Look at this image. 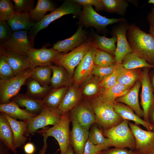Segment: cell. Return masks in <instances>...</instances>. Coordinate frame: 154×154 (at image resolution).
Returning <instances> with one entry per match:
<instances>
[{
  "label": "cell",
  "instance_id": "1",
  "mask_svg": "<svg viewBox=\"0 0 154 154\" xmlns=\"http://www.w3.org/2000/svg\"><path fill=\"white\" fill-rule=\"evenodd\" d=\"M126 35L133 52L154 66V39L151 35L133 24L129 25Z\"/></svg>",
  "mask_w": 154,
  "mask_h": 154
},
{
  "label": "cell",
  "instance_id": "2",
  "mask_svg": "<svg viewBox=\"0 0 154 154\" xmlns=\"http://www.w3.org/2000/svg\"><path fill=\"white\" fill-rule=\"evenodd\" d=\"M94 110L96 122L103 129H108L121 123L123 120L115 112L113 104L100 95L90 102Z\"/></svg>",
  "mask_w": 154,
  "mask_h": 154
},
{
  "label": "cell",
  "instance_id": "3",
  "mask_svg": "<svg viewBox=\"0 0 154 154\" xmlns=\"http://www.w3.org/2000/svg\"><path fill=\"white\" fill-rule=\"evenodd\" d=\"M79 5L74 1H65L59 7L35 23L28 33L29 38L32 45L33 46L35 38L38 32L47 27L53 21L66 15H80L82 11Z\"/></svg>",
  "mask_w": 154,
  "mask_h": 154
},
{
  "label": "cell",
  "instance_id": "4",
  "mask_svg": "<svg viewBox=\"0 0 154 154\" xmlns=\"http://www.w3.org/2000/svg\"><path fill=\"white\" fill-rule=\"evenodd\" d=\"M129 121L123 120L118 125L108 129H103L105 137L109 139L111 147L135 149V137L129 127Z\"/></svg>",
  "mask_w": 154,
  "mask_h": 154
},
{
  "label": "cell",
  "instance_id": "5",
  "mask_svg": "<svg viewBox=\"0 0 154 154\" xmlns=\"http://www.w3.org/2000/svg\"><path fill=\"white\" fill-rule=\"evenodd\" d=\"M94 44V40L91 38H87L82 44L70 52L64 54L60 53L52 63L63 67L70 76H73L75 68Z\"/></svg>",
  "mask_w": 154,
  "mask_h": 154
},
{
  "label": "cell",
  "instance_id": "6",
  "mask_svg": "<svg viewBox=\"0 0 154 154\" xmlns=\"http://www.w3.org/2000/svg\"><path fill=\"white\" fill-rule=\"evenodd\" d=\"M68 112L63 114L60 120L53 127L39 131L55 139L58 143L60 154H65L70 145L69 125L71 120Z\"/></svg>",
  "mask_w": 154,
  "mask_h": 154
},
{
  "label": "cell",
  "instance_id": "7",
  "mask_svg": "<svg viewBox=\"0 0 154 154\" xmlns=\"http://www.w3.org/2000/svg\"><path fill=\"white\" fill-rule=\"evenodd\" d=\"M33 69L29 68L10 79L0 80V100L1 104L8 103L17 94L22 86L31 77Z\"/></svg>",
  "mask_w": 154,
  "mask_h": 154
},
{
  "label": "cell",
  "instance_id": "8",
  "mask_svg": "<svg viewBox=\"0 0 154 154\" xmlns=\"http://www.w3.org/2000/svg\"><path fill=\"white\" fill-rule=\"evenodd\" d=\"M62 114L57 109H52L44 105L39 114L31 119L25 120L27 123L25 135L32 134L39 129H43L49 125H54L60 120Z\"/></svg>",
  "mask_w": 154,
  "mask_h": 154
},
{
  "label": "cell",
  "instance_id": "9",
  "mask_svg": "<svg viewBox=\"0 0 154 154\" xmlns=\"http://www.w3.org/2000/svg\"><path fill=\"white\" fill-rule=\"evenodd\" d=\"M129 124L135 139V150L139 154L154 153V131L144 130L131 122Z\"/></svg>",
  "mask_w": 154,
  "mask_h": 154
},
{
  "label": "cell",
  "instance_id": "10",
  "mask_svg": "<svg viewBox=\"0 0 154 154\" xmlns=\"http://www.w3.org/2000/svg\"><path fill=\"white\" fill-rule=\"evenodd\" d=\"M80 15L81 20L84 24L98 29H104L113 23L126 22L124 18L110 19L102 16L97 13L91 5L83 6Z\"/></svg>",
  "mask_w": 154,
  "mask_h": 154
},
{
  "label": "cell",
  "instance_id": "11",
  "mask_svg": "<svg viewBox=\"0 0 154 154\" xmlns=\"http://www.w3.org/2000/svg\"><path fill=\"white\" fill-rule=\"evenodd\" d=\"M0 45L7 49L24 56H27L29 51L34 48L26 30L13 32L10 38Z\"/></svg>",
  "mask_w": 154,
  "mask_h": 154
},
{
  "label": "cell",
  "instance_id": "12",
  "mask_svg": "<svg viewBox=\"0 0 154 154\" xmlns=\"http://www.w3.org/2000/svg\"><path fill=\"white\" fill-rule=\"evenodd\" d=\"M71 119L76 120L83 128L89 131L90 127L96 123L95 114L90 102L81 101L70 111Z\"/></svg>",
  "mask_w": 154,
  "mask_h": 154
},
{
  "label": "cell",
  "instance_id": "13",
  "mask_svg": "<svg viewBox=\"0 0 154 154\" xmlns=\"http://www.w3.org/2000/svg\"><path fill=\"white\" fill-rule=\"evenodd\" d=\"M60 53L52 48L43 47L40 49L33 48L28 51L27 56L33 69L37 66H50L55 57Z\"/></svg>",
  "mask_w": 154,
  "mask_h": 154
},
{
  "label": "cell",
  "instance_id": "14",
  "mask_svg": "<svg viewBox=\"0 0 154 154\" xmlns=\"http://www.w3.org/2000/svg\"><path fill=\"white\" fill-rule=\"evenodd\" d=\"M149 68H144L142 74L141 81L142 91L141 104L143 112V119L149 123V113L150 108L154 104V95L149 78Z\"/></svg>",
  "mask_w": 154,
  "mask_h": 154
},
{
  "label": "cell",
  "instance_id": "15",
  "mask_svg": "<svg viewBox=\"0 0 154 154\" xmlns=\"http://www.w3.org/2000/svg\"><path fill=\"white\" fill-rule=\"evenodd\" d=\"M97 48L94 43L76 67L73 75L76 84L82 82L92 74L95 66L94 58Z\"/></svg>",
  "mask_w": 154,
  "mask_h": 154
},
{
  "label": "cell",
  "instance_id": "16",
  "mask_svg": "<svg viewBox=\"0 0 154 154\" xmlns=\"http://www.w3.org/2000/svg\"><path fill=\"white\" fill-rule=\"evenodd\" d=\"M117 26L114 29V35L117 38V45L114 53L116 63L121 64L124 57L127 54L133 52L127 40L126 33L129 25L124 23Z\"/></svg>",
  "mask_w": 154,
  "mask_h": 154
},
{
  "label": "cell",
  "instance_id": "17",
  "mask_svg": "<svg viewBox=\"0 0 154 154\" xmlns=\"http://www.w3.org/2000/svg\"><path fill=\"white\" fill-rule=\"evenodd\" d=\"M71 120L72 128L70 132V144L76 154H83L86 143L88 139L89 131L83 128L75 120L71 119Z\"/></svg>",
  "mask_w": 154,
  "mask_h": 154
},
{
  "label": "cell",
  "instance_id": "18",
  "mask_svg": "<svg viewBox=\"0 0 154 154\" xmlns=\"http://www.w3.org/2000/svg\"><path fill=\"white\" fill-rule=\"evenodd\" d=\"M0 54L3 55L11 67L15 76L30 68L27 56L7 49L0 46Z\"/></svg>",
  "mask_w": 154,
  "mask_h": 154
},
{
  "label": "cell",
  "instance_id": "19",
  "mask_svg": "<svg viewBox=\"0 0 154 154\" xmlns=\"http://www.w3.org/2000/svg\"><path fill=\"white\" fill-rule=\"evenodd\" d=\"M86 33L81 26H79L76 32L66 39L59 40L53 45L52 48L60 53H66L79 46L87 39Z\"/></svg>",
  "mask_w": 154,
  "mask_h": 154
},
{
  "label": "cell",
  "instance_id": "20",
  "mask_svg": "<svg viewBox=\"0 0 154 154\" xmlns=\"http://www.w3.org/2000/svg\"><path fill=\"white\" fill-rule=\"evenodd\" d=\"M141 84V82L137 81L128 92L117 98L116 101L125 104L131 108L139 117H143V111L140 108L138 100V94Z\"/></svg>",
  "mask_w": 154,
  "mask_h": 154
},
{
  "label": "cell",
  "instance_id": "21",
  "mask_svg": "<svg viewBox=\"0 0 154 154\" xmlns=\"http://www.w3.org/2000/svg\"><path fill=\"white\" fill-rule=\"evenodd\" d=\"M114 109L123 120L133 121L136 124L142 125L147 130L154 131L153 126L139 117L128 106L121 103L116 102L114 105Z\"/></svg>",
  "mask_w": 154,
  "mask_h": 154
},
{
  "label": "cell",
  "instance_id": "22",
  "mask_svg": "<svg viewBox=\"0 0 154 154\" xmlns=\"http://www.w3.org/2000/svg\"><path fill=\"white\" fill-rule=\"evenodd\" d=\"M2 113L11 125L14 135L13 145L16 149L23 145L27 140L24 135L27 129V122L25 120L19 121Z\"/></svg>",
  "mask_w": 154,
  "mask_h": 154
},
{
  "label": "cell",
  "instance_id": "23",
  "mask_svg": "<svg viewBox=\"0 0 154 154\" xmlns=\"http://www.w3.org/2000/svg\"><path fill=\"white\" fill-rule=\"evenodd\" d=\"M82 94L80 91L74 86L69 88L57 109L62 114L70 111L81 101Z\"/></svg>",
  "mask_w": 154,
  "mask_h": 154
},
{
  "label": "cell",
  "instance_id": "24",
  "mask_svg": "<svg viewBox=\"0 0 154 154\" xmlns=\"http://www.w3.org/2000/svg\"><path fill=\"white\" fill-rule=\"evenodd\" d=\"M13 32L30 30L35 24L29 13H18L15 12L11 17L7 21Z\"/></svg>",
  "mask_w": 154,
  "mask_h": 154
},
{
  "label": "cell",
  "instance_id": "25",
  "mask_svg": "<svg viewBox=\"0 0 154 154\" xmlns=\"http://www.w3.org/2000/svg\"><path fill=\"white\" fill-rule=\"evenodd\" d=\"M0 111L16 119L25 120L37 116V114L30 113L22 109L14 100L7 103L1 104Z\"/></svg>",
  "mask_w": 154,
  "mask_h": 154
},
{
  "label": "cell",
  "instance_id": "26",
  "mask_svg": "<svg viewBox=\"0 0 154 154\" xmlns=\"http://www.w3.org/2000/svg\"><path fill=\"white\" fill-rule=\"evenodd\" d=\"M134 70L127 69L121 64L116 63L114 70L117 75V83L131 87L139 77L138 73Z\"/></svg>",
  "mask_w": 154,
  "mask_h": 154
},
{
  "label": "cell",
  "instance_id": "27",
  "mask_svg": "<svg viewBox=\"0 0 154 154\" xmlns=\"http://www.w3.org/2000/svg\"><path fill=\"white\" fill-rule=\"evenodd\" d=\"M52 70L50 83L54 88L68 87L70 84V76L66 70L60 66L51 65Z\"/></svg>",
  "mask_w": 154,
  "mask_h": 154
},
{
  "label": "cell",
  "instance_id": "28",
  "mask_svg": "<svg viewBox=\"0 0 154 154\" xmlns=\"http://www.w3.org/2000/svg\"><path fill=\"white\" fill-rule=\"evenodd\" d=\"M14 100L19 106L25 107L26 111L35 114L40 113L44 106L42 100L34 99L25 95L18 96Z\"/></svg>",
  "mask_w": 154,
  "mask_h": 154
},
{
  "label": "cell",
  "instance_id": "29",
  "mask_svg": "<svg viewBox=\"0 0 154 154\" xmlns=\"http://www.w3.org/2000/svg\"><path fill=\"white\" fill-rule=\"evenodd\" d=\"M0 138L11 151L17 154L13 145V130L9 121L2 112L0 115Z\"/></svg>",
  "mask_w": 154,
  "mask_h": 154
},
{
  "label": "cell",
  "instance_id": "30",
  "mask_svg": "<svg viewBox=\"0 0 154 154\" xmlns=\"http://www.w3.org/2000/svg\"><path fill=\"white\" fill-rule=\"evenodd\" d=\"M69 88L63 87L53 89L42 100L43 105L50 109H57Z\"/></svg>",
  "mask_w": 154,
  "mask_h": 154
},
{
  "label": "cell",
  "instance_id": "31",
  "mask_svg": "<svg viewBox=\"0 0 154 154\" xmlns=\"http://www.w3.org/2000/svg\"><path fill=\"white\" fill-rule=\"evenodd\" d=\"M55 9L52 2L49 0H38L36 7L29 13L33 22L36 23L40 21L48 11H52Z\"/></svg>",
  "mask_w": 154,
  "mask_h": 154
},
{
  "label": "cell",
  "instance_id": "32",
  "mask_svg": "<svg viewBox=\"0 0 154 154\" xmlns=\"http://www.w3.org/2000/svg\"><path fill=\"white\" fill-rule=\"evenodd\" d=\"M125 68L129 70L142 68L154 69V66L133 52L127 54L123 58L121 63Z\"/></svg>",
  "mask_w": 154,
  "mask_h": 154
},
{
  "label": "cell",
  "instance_id": "33",
  "mask_svg": "<svg viewBox=\"0 0 154 154\" xmlns=\"http://www.w3.org/2000/svg\"><path fill=\"white\" fill-rule=\"evenodd\" d=\"M131 87L117 83L114 86L105 89L101 95L105 100L114 104L116 99L126 94Z\"/></svg>",
  "mask_w": 154,
  "mask_h": 154
},
{
  "label": "cell",
  "instance_id": "34",
  "mask_svg": "<svg viewBox=\"0 0 154 154\" xmlns=\"http://www.w3.org/2000/svg\"><path fill=\"white\" fill-rule=\"evenodd\" d=\"M97 49L107 52L111 55L114 54L117 39L114 35L111 38H108L96 34L94 40Z\"/></svg>",
  "mask_w": 154,
  "mask_h": 154
},
{
  "label": "cell",
  "instance_id": "35",
  "mask_svg": "<svg viewBox=\"0 0 154 154\" xmlns=\"http://www.w3.org/2000/svg\"><path fill=\"white\" fill-rule=\"evenodd\" d=\"M52 73L50 66H37L33 69L31 78L42 86H48L50 83Z\"/></svg>",
  "mask_w": 154,
  "mask_h": 154
},
{
  "label": "cell",
  "instance_id": "36",
  "mask_svg": "<svg viewBox=\"0 0 154 154\" xmlns=\"http://www.w3.org/2000/svg\"><path fill=\"white\" fill-rule=\"evenodd\" d=\"M104 9L111 13L124 15L129 6L127 1L124 0H102Z\"/></svg>",
  "mask_w": 154,
  "mask_h": 154
},
{
  "label": "cell",
  "instance_id": "37",
  "mask_svg": "<svg viewBox=\"0 0 154 154\" xmlns=\"http://www.w3.org/2000/svg\"><path fill=\"white\" fill-rule=\"evenodd\" d=\"M88 139L94 145H103L107 148L111 147L110 140L105 137L103 129H100L95 125H93L89 131Z\"/></svg>",
  "mask_w": 154,
  "mask_h": 154
},
{
  "label": "cell",
  "instance_id": "38",
  "mask_svg": "<svg viewBox=\"0 0 154 154\" xmlns=\"http://www.w3.org/2000/svg\"><path fill=\"white\" fill-rule=\"evenodd\" d=\"M30 79L27 83L28 96L40 97L47 94L50 89L49 86H42L31 77Z\"/></svg>",
  "mask_w": 154,
  "mask_h": 154
},
{
  "label": "cell",
  "instance_id": "39",
  "mask_svg": "<svg viewBox=\"0 0 154 154\" xmlns=\"http://www.w3.org/2000/svg\"><path fill=\"white\" fill-rule=\"evenodd\" d=\"M94 62L95 65L106 66L116 63L114 57L109 53L97 48L96 50Z\"/></svg>",
  "mask_w": 154,
  "mask_h": 154
},
{
  "label": "cell",
  "instance_id": "40",
  "mask_svg": "<svg viewBox=\"0 0 154 154\" xmlns=\"http://www.w3.org/2000/svg\"><path fill=\"white\" fill-rule=\"evenodd\" d=\"M15 12L12 1L0 0V21H7L11 17Z\"/></svg>",
  "mask_w": 154,
  "mask_h": 154
},
{
  "label": "cell",
  "instance_id": "41",
  "mask_svg": "<svg viewBox=\"0 0 154 154\" xmlns=\"http://www.w3.org/2000/svg\"><path fill=\"white\" fill-rule=\"evenodd\" d=\"M0 80H5L15 76L12 69L5 56L0 54Z\"/></svg>",
  "mask_w": 154,
  "mask_h": 154
},
{
  "label": "cell",
  "instance_id": "42",
  "mask_svg": "<svg viewBox=\"0 0 154 154\" xmlns=\"http://www.w3.org/2000/svg\"><path fill=\"white\" fill-rule=\"evenodd\" d=\"M14 10L18 13H29L34 8V0H13Z\"/></svg>",
  "mask_w": 154,
  "mask_h": 154
},
{
  "label": "cell",
  "instance_id": "43",
  "mask_svg": "<svg viewBox=\"0 0 154 154\" xmlns=\"http://www.w3.org/2000/svg\"><path fill=\"white\" fill-rule=\"evenodd\" d=\"M115 64L106 66L95 65L92 74L98 77L101 80L114 72Z\"/></svg>",
  "mask_w": 154,
  "mask_h": 154
},
{
  "label": "cell",
  "instance_id": "44",
  "mask_svg": "<svg viewBox=\"0 0 154 154\" xmlns=\"http://www.w3.org/2000/svg\"><path fill=\"white\" fill-rule=\"evenodd\" d=\"M13 32L8 25L7 21H0V41L2 44L9 40Z\"/></svg>",
  "mask_w": 154,
  "mask_h": 154
},
{
  "label": "cell",
  "instance_id": "45",
  "mask_svg": "<svg viewBox=\"0 0 154 154\" xmlns=\"http://www.w3.org/2000/svg\"><path fill=\"white\" fill-rule=\"evenodd\" d=\"M107 149L103 145H94L88 139L86 143L83 154H99L102 151Z\"/></svg>",
  "mask_w": 154,
  "mask_h": 154
},
{
  "label": "cell",
  "instance_id": "46",
  "mask_svg": "<svg viewBox=\"0 0 154 154\" xmlns=\"http://www.w3.org/2000/svg\"><path fill=\"white\" fill-rule=\"evenodd\" d=\"M117 83V75L114 70L112 74L101 80L99 85L106 89L114 86Z\"/></svg>",
  "mask_w": 154,
  "mask_h": 154
},
{
  "label": "cell",
  "instance_id": "47",
  "mask_svg": "<svg viewBox=\"0 0 154 154\" xmlns=\"http://www.w3.org/2000/svg\"><path fill=\"white\" fill-rule=\"evenodd\" d=\"M98 84L94 81H92L88 82L85 85L83 92L86 96L91 97L96 95L98 92Z\"/></svg>",
  "mask_w": 154,
  "mask_h": 154
},
{
  "label": "cell",
  "instance_id": "48",
  "mask_svg": "<svg viewBox=\"0 0 154 154\" xmlns=\"http://www.w3.org/2000/svg\"><path fill=\"white\" fill-rule=\"evenodd\" d=\"M99 154H139L135 150H129L127 148L115 147L107 149L102 151Z\"/></svg>",
  "mask_w": 154,
  "mask_h": 154
},
{
  "label": "cell",
  "instance_id": "49",
  "mask_svg": "<svg viewBox=\"0 0 154 154\" xmlns=\"http://www.w3.org/2000/svg\"><path fill=\"white\" fill-rule=\"evenodd\" d=\"M79 5H93L98 11L104 9V5L102 0H73Z\"/></svg>",
  "mask_w": 154,
  "mask_h": 154
},
{
  "label": "cell",
  "instance_id": "50",
  "mask_svg": "<svg viewBox=\"0 0 154 154\" xmlns=\"http://www.w3.org/2000/svg\"><path fill=\"white\" fill-rule=\"evenodd\" d=\"M24 149L26 154H33L35 151V148L33 143H28L24 145Z\"/></svg>",
  "mask_w": 154,
  "mask_h": 154
},
{
  "label": "cell",
  "instance_id": "51",
  "mask_svg": "<svg viewBox=\"0 0 154 154\" xmlns=\"http://www.w3.org/2000/svg\"><path fill=\"white\" fill-rule=\"evenodd\" d=\"M42 134L44 138V145L39 152V154H45L47 147V141L48 137L44 133H42Z\"/></svg>",
  "mask_w": 154,
  "mask_h": 154
},
{
  "label": "cell",
  "instance_id": "52",
  "mask_svg": "<svg viewBox=\"0 0 154 154\" xmlns=\"http://www.w3.org/2000/svg\"><path fill=\"white\" fill-rule=\"evenodd\" d=\"M149 123L154 127V104L150 108L149 113Z\"/></svg>",
  "mask_w": 154,
  "mask_h": 154
},
{
  "label": "cell",
  "instance_id": "53",
  "mask_svg": "<svg viewBox=\"0 0 154 154\" xmlns=\"http://www.w3.org/2000/svg\"><path fill=\"white\" fill-rule=\"evenodd\" d=\"M147 20L150 24L154 25V5L147 16Z\"/></svg>",
  "mask_w": 154,
  "mask_h": 154
},
{
  "label": "cell",
  "instance_id": "54",
  "mask_svg": "<svg viewBox=\"0 0 154 154\" xmlns=\"http://www.w3.org/2000/svg\"><path fill=\"white\" fill-rule=\"evenodd\" d=\"M149 33L152 36L154 39V25L150 24Z\"/></svg>",
  "mask_w": 154,
  "mask_h": 154
},
{
  "label": "cell",
  "instance_id": "55",
  "mask_svg": "<svg viewBox=\"0 0 154 154\" xmlns=\"http://www.w3.org/2000/svg\"><path fill=\"white\" fill-rule=\"evenodd\" d=\"M72 147L70 144L65 154H75Z\"/></svg>",
  "mask_w": 154,
  "mask_h": 154
},
{
  "label": "cell",
  "instance_id": "56",
  "mask_svg": "<svg viewBox=\"0 0 154 154\" xmlns=\"http://www.w3.org/2000/svg\"><path fill=\"white\" fill-rule=\"evenodd\" d=\"M151 82L152 84L153 88L154 91V75H153V76L152 77L151 81Z\"/></svg>",
  "mask_w": 154,
  "mask_h": 154
},
{
  "label": "cell",
  "instance_id": "57",
  "mask_svg": "<svg viewBox=\"0 0 154 154\" xmlns=\"http://www.w3.org/2000/svg\"><path fill=\"white\" fill-rule=\"evenodd\" d=\"M148 3L154 4V0H149L148 1Z\"/></svg>",
  "mask_w": 154,
  "mask_h": 154
},
{
  "label": "cell",
  "instance_id": "58",
  "mask_svg": "<svg viewBox=\"0 0 154 154\" xmlns=\"http://www.w3.org/2000/svg\"><path fill=\"white\" fill-rule=\"evenodd\" d=\"M154 154V153H150V154Z\"/></svg>",
  "mask_w": 154,
  "mask_h": 154
}]
</instances>
